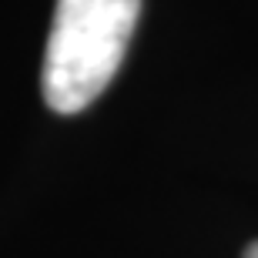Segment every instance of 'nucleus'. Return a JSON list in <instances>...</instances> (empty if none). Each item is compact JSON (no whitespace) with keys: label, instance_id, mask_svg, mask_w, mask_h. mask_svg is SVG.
Segmentation results:
<instances>
[{"label":"nucleus","instance_id":"2","mask_svg":"<svg viewBox=\"0 0 258 258\" xmlns=\"http://www.w3.org/2000/svg\"><path fill=\"white\" fill-rule=\"evenodd\" d=\"M245 258H258V241H251L248 248H245Z\"/></svg>","mask_w":258,"mask_h":258},{"label":"nucleus","instance_id":"1","mask_svg":"<svg viewBox=\"0 0 258 258\" xmlns=\"http://www.w3.org/2000/svg\"><path fill=\"white\" fill-rule=\"evenodd\" d=\"M138 17L141 0H57L40 77L50 111L94 104L124 60Z\"/></svg>","mask_w":258,"mask_h":258}]
</instances>
